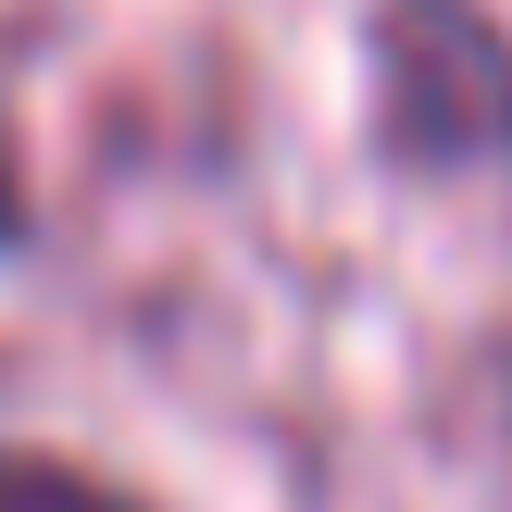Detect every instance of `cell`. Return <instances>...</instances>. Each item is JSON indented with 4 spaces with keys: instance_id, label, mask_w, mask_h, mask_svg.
Wrapping results in <instances>:
<instances>
[{
    "instance_id": "2",
    "label": "cell",
    "mask_w": 512,
    "mask_h": 512,
    "mask_svg": "<svg viewBox=\"0 0 512 512\" xmlns=\"http://www.w3.org/2000/svg\"><path fill=\"white\" fill-rule=\"evenodd\" d=\"M13 238H25V213H13V188H0V250H13Z\"/></svg>"
},
{
    "instance_id": "1",
    "label": "cell",
    "mask_w": 512,
    "mask_h": 512,
    "mask_svg": "<svg viewBox=\"0 0 512 512\" xmlns=\"http://www.w3.org/2000/svg\"><path fill=\"white\" fill-rule=\"evenodd\" d=\"M375 138L413 175L512 163V38L475 0H375Z\"/></svg>"
}]
</instances>
